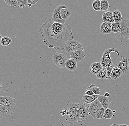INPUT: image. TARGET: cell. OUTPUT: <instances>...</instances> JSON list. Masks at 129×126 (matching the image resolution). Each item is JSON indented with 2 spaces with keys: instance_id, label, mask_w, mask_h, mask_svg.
Returning <instances> with one entry per match:
<instances>
[{
  "instance_id": "6da1fadb",
  "label": "cell",
  "mask_w": 129,
  "mask_h": 126,
  "mask_svg": "<svg viewBox=\"0 0 129 126\" xmlns=\"http://www.w3.org/2000/svg\"><path fill=\"white\" fill-rule=\"evenodd\" d=\"M44 43L48 48H54L56 52L63 50L65 42L74 40L71 28L68 24H61L49 19L43 24L40 30Z\"/></svg>"
},
{
  "instance_id": "7a4b0ae2",
  "label": "cell",
  "mask_w": 129,
  "mask_h": 126,
  "mask_svg": "<svg viewBox=\"0 0 129 126\" xmlns=\"http://www.w3.org/2000/svg\"><path fill=\"white\" fill-rule=\"evenodd\" d=\"M116 53L120 56V53L118 49L115 48H110L106 50L104 52L102 57L100 61L103 67H105L107 69V76L106 79L112 80L111 78V73L113 69L116 66L113 64L114 59L111 58L110 54L112 52Z\"/></svg>"
},
{
  "instance_id": "3957f363",
  "label": "cell",
  "mask_w": 129,
  "mask_h": 126,
  "mask_svg": "<svg viewBox=\"0 0 129 126\" xmlns=\"http://www.w3.org/2000/svg\"><path fill=\"white\" fill-rule=\"evenodd\" d=\"M79 103L76 102L69 101L64 107L63 109L66 111V114L63 117L67 122L74 124L77 122L76 114Z\"/></svg>"
},
{
  "instance_id": "277c9868",
  "label": "cell",
  "mask_w": 129,
  "mask_h": 126,
  "mask_svg": "<svg viewBox=\"0 0 129 126\" xmlns=\"http://www.w3.org/2000/svg\"><path fill=\"white\" fill-rule=\"evenodd\" d=\"M120 23L121 30L115 34V37L121 43L129 44V20L124 19Z\"/></svg>"
},
{
  "instance_id": "5b68a950",
  "label": "cell",
  "mask_w": 129,
  "mask_h": 126,
  "mask_svg": "<svg viewBox=\"0 0 129 126\" xmlns=\"http://www.w3.org/2000/svg\"><path fill=\"white\" fill-rule=\"evenodd\" d=\"M89 106V104H86L83 103H80L77 112L76 121L77 122H83L87 119Z\"/></svg>"
},
{
  "instance_id": "8992f818",
  "label": "cell",
  "mask_w": 129,
  "mask_h": 126,
  "mask_svg": "<svg viewBox=\"0 0 129 126\" xmlns=\"http://www.w3.org/2000/svg\"><path fill=\"white\" fill-rule=\"evenodd\" d=\"M83 48V45L79 42L74 40H69L65 42L63 46V50L71 54L77 50Z\"/></svg>"
},
{
  "instance_id": "52a82bcc",
  "label": "cell",
  "mask_w": 129,
  "mask_h": 126,
  "mask_svg": "<svg viewBox=\"0 0 129 126\" xmlns=\"http://www.w3.org/2000/svg\"><path fill=\"white\" fill-rule=\"evenodd\" d=\"M116 66L125 74L129 71V59L125 56H119L116 61Z\"/></svg>"
},
{
  "instance_id": "ba28073f",
  "label": "cell",
  "mask_w": 129,
  "mask_h": 126,
  "mask_svg": "<svg viewBox=\"0 0 129 126\" xmlns=\"http://www.w3.org/2000/svg\"><path fill=\"white\" fill-rule=\"evenodd\" d=\"M68 59V58L66 55L58 52L54 54L52 56L53 63L59 68L65 67V64Z\"/></svg>"
},
{
  "instance_id": "9c48e42d",
  "label": "cell",
  "mask_w": 129,
  "mask_h": 126,
  "mask_svg": "<svg viewBox=\"0 0 129 126\" xmlns=\"http://www.w3.org/2000/svg\"><path fill=\"white\" fill-rule=\"evenodd\" d=\"M16 108V103L0 105V115L1 117H9L14 113Z\"/></svg>"
},
{
  "instance_id": "30bf717a",
  "label": "cell",
  "mask_w": 129,
  "mask_h": 126,
  "mask_svg": "<svg viewBox=\"0 0 129 126\" xmlns=\"http://www.w3.org/2000/svg\"><path fill=\"white\" fill-rule=\"evenodd\" d=\"M66 8V6L63 5L57 6L54 10L52 18V21L61 24H65L66 21L63 19L61 17L60 11L62 9Z\"/></svg>"
},
{
  "instance_id": "8fae6325",
  "label": "cell",
  "mask_w": 129,
  "mask_h": 126,
  "mask_svg": "<svg viewBox=\"0 0 129 126\" xmlns=\"http://www.w3.org/2000/svg\"><path fill=\"white\" fill-rule=\"evenodd\" d=\"M102 106L98 99H96L95 101L92 103L90 105L88 109L89 114L92 116L94 118H96V113L100 108L102 107Z\"/></svg>"
},
{
  "instance_id": "7c38bea8",
  "label": "cell",
  "mask_w": 129,
  "mask_h": 126,
  "mask_svg": "<svg viewBox=\"0 0 129 126\" xmlns=\"http://www.w3.org/2000/svg\"><path fill=\"white\" fill-rule=\"evenodd\" d=\"M71 58L75 59L77 62L81 61L85 57L84 48H81L73 52L70 54Z\"/></svg>"
},
{
  "instance_id": "4fadbf2b",
  "label": "cell",
  "mask_w": 129,
  "mask_h": 126,
  "mask_svg": "<svg viewBox=\"0 0 129 126\" xmlns=\"http://www.w3.org/2000/svg\"><path fill=\"white\" fill-rule=\"evenodd\" d=\"M112 23L110 22H103L101 25L100 28V32L102 34H108L112 33L111 25Z\"/></svg>"
},
{
  "instance_id": "5bb4252c",
  "label": "cell",
  "mask_w": 129,
  "mask_h": 126,
  "mask_svg": "<svg viewBox=\"0 0 129 126\" xmlns=\"http://www.w3.org/2000/svg\"><path fill=\"white\" fill-rule=\"evenodd\" d=\"M103 66L101 63L94 62L90 66L89 70L92 73L96 75L101 70Z\"/></svg>"
},
{
  "instance_id": "9a60e30c",
  "label": "cell",
  "mask_w": 129,
  "mask_h": 126,
  "mask_svg": "<svg viewBox=\"0 0 129 126\" xmlns=\"http://www.w3.org/2000/svg\"><path fill=\"white\" fill-rule=\"evenodd\" d=\"M76 61L72 58H69L67 60L65 64V67L70 71L75 70L77 67Z\"/></svg>"
},
{
  "instance_id": "2e32d148",
  "label": "cell",
  "mask_w": 129,
  "mask_h": 126,
  "mask_svg": "<svg viewBox=\"0 0 129 126\" xmlns=\"http://www.w3.org/2000/svg\"><path fill=\"white\" fill-rule=\"evenodd\" d=\"M123 74L122 71L118 67L116 66L113 69L110 77L112 80H115L121 78Z\"/></svg>"
},
{
  "instance_id": "e0dca14e",
  "label": "cell",
  "mask_w": 129,
  "mask_h": 126,
  "mask_svg": "<svg viewBox=\"0 0 129 126\" xmlns=\"http://www.w3.org/2000/svg\"><path fill=\"white\" fill-rule=\"evenodd\" d=\"M15 103V99L8 96L0 97V105H6Z\"/></svg>"
},
{
  "instance_id": "ac0fdd59",
  "label": "cell",
  "mask_w": 129,
  "mask_h": 126,
  "mask_svg": "<svg viewBox=\"0 0 129 126\" xmlns=\"http://www.w3.org/2000/svg\"><path fill=\"white\" fill-rule=\"evenodd\" d=\"M102 19L104 22H114L113 13L111 12H106L104 13L102 15Z\"/></svg>"
},
{
  "instance_id": "d6986e66",
  "label": "cell",
  "mask_w": 129,
  "mask_h": 126,
  "mask_svg": "<svg viewBox=\"0 0 129 126\" xmlns=\"http://www.w3.org/2000/svg\"><path fill=\"white\" fill-rule=\"evenodd\" d=\"M98 97V95L96 94L92 95H87L85 94L83 96L82 99L83 101L86 103L91 104L92 103L97 99Z\"/></svg>"
},
{
  "instance_id": "ffe728a7",
  "label": "cell",
  "mask_w": 129,
  "mask_h": 126,
  "mask_svg": "<svg viewBox=\"0 0 129 126\" xmlns=\"http://www.w3.org/2000/svg\"><path fill=\"white\" fill-rule=\"evenodd\" d=\"M112 13L114 22L115 23H120L124 20L120 11L119 10L117 9L115 11H113Z\"/></svg>"
},
{
  "instance_id": "44dd1931",
  "label": "cell",
  "mask_w": 129,
  "mask_h": 126,
  "mask_svg": "<svg viewBox=\"0 0 129 126\" xmlns=\"http://www.w3.org/2000/svg\"><path fill=\"white\" fill-rule=\"evenodd\" d=\"M60 15L63 20H66L69 19L72 14V11L68 8H63L60 11Z\"/></svg>"
},
{
  "instance_id": "7402d4cb",
  "label": "cell",
  "mask_w": 129,
  "mask_h": 126,
  "mask_svg": "<svg viewBox=\"0 0 129 126\" xmlns=\"http://www.w3.org/2000/svg\"><path fill=\"white\" fill-rule=\"evenodd\" d=\"M97 99L103 107L105 109H108L109 105V102L108 97H105V95H101L99 96Z\"/></svg>"
},
{
  "instance_id": "603a6c76",
  "label": "cell",
  "mask_w": 129,
  "mask_h": 126,
  "mask_svg": "<svg viewBox=\"0 0 129 126\" xmlns=\"http://www.w3.org/2000/svg\"><path fill=\"white\" fill-rule=\"evenodd\" d=\"M107 76V69L105 67H103L101 70L97 74V79H106Z\"/></svg>"
},
{
  "instance_id": "cb8c5ba5",
  "label": "cell",
  "mask_w": 129,
  "mask_h": 126,
  "mask_svg": "<svg viewBox=\"0 0 129 126\" xmlns=\"http://www.w3.org/2000/svg\"><path fill=\"white\" fill-rule=\"evenodd\" d=\"M92 90L95 94L99 95L100 94V88L96 86L95 84H91L87 88V90Z\"/></svg>"
},
{
  "instance_id": "d4e9b609",
  "label": "cell",
  "mask_w": 129,
  "mask_h": 126,
  "mask_svg": "<svg viewBox=\"0 0 129 126\" xmlns=\"http://www.w3.org/2000/svg\"><path fill=\"white\" fill-rule=\"evenodd\" d=\"M12 40L10 38L8 37H3L1 40V43L3 46H6L12 43Z\"/></svg>"
},
{
  "instance_id": "484cf974",
  "label": "cell",
  "mask_w": 129,
  "mask_h": 126,
  "mask_svg": "<svg viewBox=\"0 0 129 126\" xmlns=\"http://www.w3.org/2000/svg\"><path fill=\"white\" fill-rule=\"evenodd\" d=\"M112 32L114 33H117L120 32L121 30L120 23L114 22L111 25Z\"/></svg>"
},
{
  "instance_id": "4316f807",
  "label": "cell",
  "mask_w": 129,
  "mask_h": 126,
  "mask_svg": "<svg viewBox=\"0 0 129 126\" xmlns=\"http://www.w3.org/2000/svg\"><path fill=\"white\" fill-rule=\"evenodd\" d=\"M101 11H106L109 9L110 6L107 0H102L101 1Z\"/></svg>"
},
{
  "instance_id": "83f0119b",
  "label": "cell",
  "mask_w": 129,
  "mask_h": 126,
  "mask_svg": "<svg viewBox=\"0 0 129 126\" xmlns=\"http://www.w3.org/2000/svg\"><path fill=\"white\" fill-rule=\"evenodd\" d=\"M100 0H95L92 4V7L94 10L96 11H101V2Z\"/></svg>"
},
{
  "instance_id": "f1b7e54d",
  "label": "cell",
  "mask_w": 129,
  "mask_h": 126,
  "mask_svg": "<svg viewBox=\"0 0 129 126\" xmlns=\"http://www.w3.org/2000/svg\"><path fill=\"white\" fill-rule=\"evenodd\" d=\"M113 112L110 109H106L105 110L104 118L107 119H110L113 116Z\"/></svg>"
},
{
  "instance_id": "f546056e",
  "label": "cell",
  "mask_w": 129,
  "mask_h": 126,
  "mask_svg": "<svg viewBox=\"0 0 129 126\" xmlns=\"http://www.w3.org/2000/svg\"><path fill=\"white\" fill-rule=\"evenodd\" d=\"M106 109L104 107H102L96 113V118L98 119H102L104 118V114L105 110Z\"/></svg>"
},
{
  "instance_id": "4dcf8cb0",
  "label": "cell",
  "mask_w": 129,
  "mask_h": 126,
  "mask_svg": "<svg viewBox=\"0 0 129 126\" xmlns=\"http://www.w3.org/2000/svg\"><path fill=\"white\" fill-rule=\"evenodd\" d=\"M8 5L12 7H18V5L17 0H4Z\"/></svg>"
},
{
  "instance_id": "1f68e13d",
  "label": "cell",
  "mask_w": 129,
  "mask_h": 126,
  "mask_svg": "<svg viewBox=\"0 0 129 126\" xmlns=\"http://www.w3.org/2000/svg\"><path fill=\"white\" fill-rule=\"evenodd\" d=\"M17 1L19 8H24L28 5L27 0H17Z\"/></svg>"
},
{
  "instance_id": "d6a6232c",
  "label": "cell",
  "mask_w": 129,
  "mask_h": 126,
  "mask_svg": "<svg viewBox=\"0 0 129 126\" xmlns=\"http://www.w3.org/2000/svg\"><path fill=\"white\" fill-rule=\"evenodd\" d=\"M39 0H27L28 5H34L37 4Z\"/></svg>"
},
{
  "instance_id": "836d02e7",
  "label": "cell",
  "mask_w": 129,
  "mask_h": 126,
  "mask_svg": "<svg viewBox=\"0 0 129 126\" xmlns=\"http://www.w3.org/2000/svg\"><path fill=\"white\" fill-rule=\"evenodd\" d=\"M85 94V95H92L95 94L93 91L92 90H86Z\"/></svg>"
},
{
  "instance_id": "e575fe53",
  "label": "cell",
  "mask_w": 129,
  "mask_h": 126,
  "mask_svg": "<svg viewBox=\"0 0 129 126\" xmlns=\"http://www.w3.org/2000/svg\"><path fill=\"white\" fill-rule=\"evenodd\" d=\"M104 95L105 97H108L109 96L110 94L108 93V92H106L105 93Z\"/></svg>"
},
{
  "instance_id": "d590c367",
  "label": "cell",
  "mask_w": 129,
  "mask_h": 126,
  "mask_svg": "<svg viewBox=\"0 0 129 126\" xmlns=\"http://www.w3.org/2000/svg\"><path fill=\"white\" fill-rule=\"evenodd\" d=\"M0 82H1V88H0V90H1L2 89V88H3V87L2 86V82L1 81V80H0Z\"/></svg>"
},
{
  "instance_id": "8d00e7d4",
  "label": "cell",
  "mask_w": 129,
  "mask_h": 126,
  "mask_svg": "<svg viewBox=\"0 0 129 126\" xmlns=\"http://www.w3.org/2000/svg\"><path fill=\"white\" fill-rule=\"evenodd\" d=\"M110 126H120V125L118 124H113L112 125H111Z\"/></svg>"
},
{
  "instance_id": "74e56055",
  "label": "cell",
  "mask_w": 129,
  "mask_h": 126,
  "mask_svg": "<svg viewBox=\"0 0 129 126\" xmlns=\"http://www.w3.org/2000/svg\"><path fill=\"white\" fill-rule=\"evenodd\" d=\"M120 125V126H129L128 125H126V124H121Z\"/></svg>"
},
{
  "instance_id": "f35d334b",
  "label": "cell",
  "mask_w": 129,
  "mask_h": 126,
  "mask_svg": "<svg viewBox=\"0 0 129 126\" xmlns=\"http://www.w3.org/2000/svg\"><path fill=\"white\" fill-rule=\"evenodd\" d=\"M0 35H1V36H0V39H1L2 38H3V37H2V34H0Z\"/></svg>"
},
{
  "instance_id": "ab89813d",
  "label": "cell",
  "mask_w": 129,
  "mask_h": 126,
  "mask_svg": "<svg viewBox=\"0 0 129 126\" xmlns=\"http://www.w3.org/2000/svg\"><path fill=\"white\" fill-rule=\"evenodd\" d=\"M113 113H114V112H116V111L114 110L113 111Z\"/></svg>"
},
{
  "instance_id": "60d3db41",
  "label": "cell",
  "mask_w": 129,
  "mask_h": 126,
  "mask_svg": "<svg viewBox=\"0 0 129 126\" xmlns=\"http://www.w3.org/2000/svg\"><path fill=\"white\" fill-rule=\"evenodd\" d=\"M62 125H63V126H64L63 125V124H62Z\"/></svg>"
}]
</instances>
